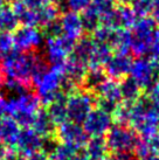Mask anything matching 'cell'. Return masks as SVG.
<instances>
[{
    "instance_id": "obj_11",
    "label": "cell",
    "mask_w": 159,
    "mask_h": 160,
    "mask_svg": "<svg viewBox=\"0 0 159 160\" xmlns=\"http://www.w3.org/2000/svg\"><path fill=\"white\" fill-rule=\"evenodd\" d=\"M55 138L61 144L70 145L80 150L85 146L90 137L84 131L82 124L71 122V120H66L59 125L55 132Z\"/></svg>"
},
{
    "instance_id": "obj_49",
    "label": "cell",
    "mask_w": 159,
    "mask_h": 160,
    "mask_svg": "<svg viewBox=\"0 0 159 160\" xmlns=\"http://www.w3.org/2000/svg\"><path fill=\"white\" fill-rule=\"evenodd\" d=\"M56 1H58V0H54V2H56Z\"/></svg>"
},
{
    "instance_id": "obj_39",
    "label": "cell",
    "mask_w": 159,
    "mask_h": 160,
    "mask_svg": "<svg viewBox=\"0 0 159 160\" xmlns=\"http://www.w3.org/2000/svg\"><path fill=\"white\" fill-rule=\"evenodd\" d=\"M114 160H139L133 151H122L114 153Z\"/></svg>"
},
{
    "instance_id": "obj_30",
    "label": "cell",
    "mask_w": 159,
    "mask_h": 160,
    "mask_svg": "<svg viewBox=\"0 0 159 160\" xmlns=\"http://www.w3.org/2000/svg\"><path fill=\"white\" fill-rule=\"evenodd\" d=\"M80 18L83 27V32H87L89 34H93L101 26V15L96 11H94L90 6H88L83 12H81Z\"/></svg>"
},
{
    "instance_id": "obj_15",
    "label": "cell",
    "mask_w": 159,
    "mask_h": 160,
    "mask_svg": "<svg viewBox=\"0 0 159 160\" xmlns=\"http://www.w3.org/2000/svg\"><path fill=\"white\" fill-rule=\"evenodd\" d=\"M44 138L40 137L32 128H22L18 134L13 148L20 156H28L41 151Z\"/></svg>"
},
{
    "instance_id": "obj_16",
    "label": "cell",
    "mask_w": 159,
    "mask_h": 160,
    "mask_svg": "<svg viewBox=\"0 0 159 160\" xmlns=\"http://www.w3.org/2000/svg\"><path fill=\"white\" fill-rule=\"evenodd\" d=\"M87 70H88V67L84 63L69 55V58H67L66 63L62 67V76L79 88L82 85Z\"/></svg>"
},
{
    "instance_id": "obj_50",
    "label": "cell",
    "mask_w": 159,
    "mask_h": 160,
    "mask_svg": "<svg viewBox=\"0 0 159 160\" xmlns=\"http://www.w3.org/2000/svg\"><path fill=\"white\" fill-rule=\"evenodd\" d=\"M0 160H4V159H0Z\"/></svg>"
},
{
    "instance_id": "obj_26",
    "label": "cell",
    "mask_w": 159,
    "mask_h": 160,
    "mask_svg": "<svg viewBox=\"0 0 159 160\" xmlns=\"http://www.w3.org/2000/svg\"><path fill=\"white\" fill-rule=\"evenodd\" d=\"M131 32L130 29H114L110 47L117 53H130Z\"/></svg>"
},
{
    "instance_id": "obj_13",
    "label": "cell",
    "mask_w": 159,
    "mask_h": 160,
    "mask_svg": "<svg viewBox=\"0 0 159 160\" xmlns=\"http://www.w3.org/2000/svg\"><path fill=\"white\" fill-rule=\"evenodd\" d=\"M114 124V118L110 113L101 109H93L82 123L84 131L89 137H103Z\"/></svg>"
},
{
    "instance_id": "obj_2",
    "label": "cell",
    "mask_w": 159,
    "mask_h": 160,
    "mask_svg": "<svg viewBox=\"0 0 159 160\" xmlns=\"http://www.w3.org/2000/svg\"><path fill=\"white\" fill-rule=\"evenodd\" d=\"M129 126L141 139H150L159 133V107L147 97L138 98L136 102L131 103Z\"/></svg>"
},
{
    "instance_id": "obj_48",
    "label": "cell",
    "mask_w": 159,
    "mask_h": 160,
    "mask_svg": "<svg viewBox=\"0 0 159 160\" xmlns=\"http://www.w3.org/2000/svg\"><path fill=\"white\" fill-rule=\"evenodd\" d=\"M103 160H114V158H104Z\"/></svg>"
},
{
    "instance_id": "obj_32",
    "label": "cell",
    "mask_w": 159,
    "mask_h": 160,
    "mask_svg": "<svg viewBox=\"0 0 159 160\" xmlns=\"http://www.w3.org/2000/svg\"><path fill=\"white\" fill-rule=\"evenodd\" d=\"M152 7H153V0H133V2L131 4V8L138 18L147 17L149 14H151Z\"/></svg>"
},
{
    "instance_id": "obj_5",
    "label": "cell",
    "mask_w": 159,
    "mask_h": 160,
    "mask_svg": "<svg viewBox=\"0 0 159 160\" xmlns=\"http://www.w3.org/2000/svg\"><path fill=\"white\" fill-rule=\"evenodd\" d=\"M157 23L152 17H141L137 18L136 22L131 27V46L130 52L137 58L146 56L150 53L151 45L153 41Z\"/></svg>"
},
{
    "instance_id": "obj_34",
    "label": "cell",
    "mask_w": 159,
    "mask_h": 160,
    "mask_svg": "<svg viewBox=\"0 0 159 160\" xmlns=\"http://www.w3.org/2000/svg\"><path fill=\"white\" fill-rule=\"evenodd\" d=\"M94 11H96L101 17L108 12H110L111 9L116 6L115 0H91V2L89 5Z\"/></svg>"
},
{
    "instance_id": "obj_23",
    "label": "cell",
    "mask_w": 159,
    "mask_h": 160,
    "mask_svg": "<svg viewBox=\"0 0 159 160\" xmlns=\"http://www.w3.org/2000/svg\"><path fill=\"white\" fill-rule=\"evenodd\" d=\"M141 88L138 85V83L133 80L132 77L126 76L121 80L119 82V91L122 102L125 103H133L138 98L141 97Z\"/></svg>"
},
{
    "instance_id": "obj_9",
    "label": "cell",
    "mask_w": 159,
    "mask_h": 160,
    "mask_svg": "<svg viewBox=\"0 0 159 160\" xmlns=\"http://www.w3.org/2000/svg\"><path fill=\"white\" fill-rule=\"evenodd\" d=\"M129 75L141 89L147 90L159 78V62L151 56H139L132 61Z\"/></svg>"
},
{
    "instance_id": "obj_37",
    "label": "cell",
    "mask_w": 159,
    "mask_h": 160,
    "mask_svg": "<svg viewBox=\"0 0 159 160\" xmlns=\"http://www.w3.org/2000/svg\"><path fill=\"white\" fill-rule=\"evenodd\" d=\"M146 97L149 98L155 105L159 107V78L147 89V96Z\"/></svg>"
},
{
    "instance_id": "obj_3",
    "label": "cell",
    "mask_w": 159,
    "mask_h": 160,
    "mask_svg": "<svg viewBox=\"0 0 159 160\" xmlns=\"http://www.w3.org/2000/svg\"><path fill=\"white\" fill-rule=\"evenodd\" d=\"M4 98L6 102V115L11 116L20 128H31L41 104L35 92L31 89L18 96H4Z\"/></svg>"
},
{
    "instance_id": "obj_29",
    "label": "cell",
    "mask_w": 159,
    "mask_h": 160,
    "mask_svg": "<svg viewBox=\"0 0 159 160\" xmlns=\"http://www.w3.org/2000/svg\"><path fill=\"white\" fill-rule=\"evenodd\" d=\"M19 27V21L12 6H3L0 8V32L13 33Z\"/></svg>"
},
{
    "instance_id": "obj_21",
    "label": "cell",
    "mask_w": 159,
    "mask_h": 160,
    "mask_svg": "<svg viewBox=\"0 0 159 160\" xmlns=\"http://www.w3.org/2000/svg\"><path fill=\"white\" fill-rule=\"evenodd\" d=\"M67 98L68 95L64 92L58 93V96L54 98L52 102L47 105V112L49 113L50 118L56 125H60L61 123L68 120V116H67Z\"/></svg>"
},
{
    "instance_id": "obj_46",
    "label": "cell",
    "mask_w": 159,
    "mask_h": 160,
    "mask_svg": "<svg viewBox=\"0 0 159 160\" xmlns=\"http://www.w3.org/2000/svg\"><path fill=\"white\" fill-rule=\"evenodd\" d=\"M144 160H159V156H157V154H151V156H149Z\"/></svg>"
},
{
    "instance_id": "obj_24",
    "label": "cell",
    "mask_w": 159,
    "mask_h": 160,
    "mask_svg": "<svg viewBox=\"0 0 159 160\" xmlns=\"http://www.w3.org/2000/svg\"><path fill=\"white\" fill-rule=\"evenodd\" d=\"M12 8L22 26H38L35 8L28 7L22 0H14Z\"/></svg>"
},
{
    "instance_id": "obj_28",
    "label": "cell",
    "mask_w": 159,
    "mask_h": 160,
    "mask_svg": "<svg viewBox=\"0 0 159 160\" xmlns=\"http://www.w3.org/2000/svg\"><path fill=\"white\" fill-rule=\"evenodd\" d=\"M96 93L98 95V98H104L109 101H114L117 103H122L121 91H119V82L112 78L108 80L96 90Z\"/></svg>"
},
{
    "instance_id": "obj_18",
    "label": "cell",
    "mask_w": 159,
    "mask_h": 160,
    "mask_svg": "<svg viewBox=\"0 0 159 160\" xmlns=\"http://www.w3.org/2000/svg\"><path fill=\"white\" fill-rule=\"evenodd\" d=\"M31 128L39 134L40 137H55L56 124L50 118V116H49V113L47 112L46 109H39L36 111Z\"/></svg>"
},
{
    "instance_id": "obj_40",
    "label": "cell",
    "mask_w": 159,
    "mask_h": 160,
    "mask_svg": "<svg viewBox=\"0 0 159 160\" xmlns=\"http://www.w3.org/2000/svg\"><path fill=\"white\" fill-rule=\"evenodd\" d=\"M149 147H150L151 154H157L159 156V133L151 137L150 139H146Z\"/></svg>"
},
{
    "instance_id": "obj_22",
    "label": "cell",
    "mask_w": 159,
    "mask_h": 160,
    "mask_svg": "<svg viewBox=\"0 0 159 160\" xmlns=\"http://www.w3.org/2000/svg\"><path fill=\"white\" fill-rule=\"evenodd\" d=\"M84 148V157L87 160H103L108 154V146L103 137L89 138Z\"/></svg>"
},
{
    "instance_id": "obj_35",
    "label": "cell",
    "mask_w": 159,
    "mask_h": 160,
    "mask_svg": "<svg viewBox=\"0 0 159 160\" xmlns=\"http://www.w3.org/2000/svg\"><path fill=\"white\" fill-rule=\"evenodd\" d=\"M14 49L13 36L12 33L7 32H0V58L9 53L11 50Z\"/></svg>"
},
{
    "instance_id": "obj_4",
    "label": "cell",
    "mask_w": 159,
    "mask_h": 160,
    "mask_svg": "<svg viewBox=\"0 0 159 160\" xmlns=\"http://www.w3.org/2000/svg\"><path fill=\"white\" fill-rule=\"evenodd\" d=\"M62 69L49 66L32 80V88L44 105H48L61 91Z\"/></svg>"
},
{
    "instance_id": "obj_17",
    "label": "cell",
    "mask_w": 159,
    "mask_h": 160,
    "mask_svg": "<svg viewBox=\"0 0 159 160\" xmlns=\"http://www.w3.org/2000/svg\"><path fill=\"white\" fill-rule=\"evenodd\" d=\"M60 23L62 27V35L69 38L71 40L77 41L83 34V27L81 22L80 14L75 12H66L62 14Z\"/></svg>"
},
{
    "instance_id": "obj_44",
    "label": "cell",
    "mask_w": 159,
    "mask_h": 160,
    "mask_svg": "<svg viewBox=\"0 0 159 160\" xmlns=\"http://www.w3.org/2000/svg\"><path fill=\"white\" fill-rule=\"evenodd\" d=\"M6 77L4 75V71H3V67H1V60H0V90L3 88V84H4Z\"/></svg>"
},
{
    "instance_id": "obj_27",
    "label": "cell",
    "mask_w": 159,
    "mask_h": 160,
    "mask_svg": "<svg viewBox=\"0 0 159 160\" xmlns=\"http://www.w3.org/2000/svg\"><path fill=\"white\" fill-rule=\"evenodd\" d=\"M112 54V48L105 43H98L96 42L95 50L90 61L88 63V69H95V68H103L105 62Z\"/></svg>"
},
{
    "instance_id": "obj_47",
    "label": "cell",
    "mask_w": 159,
    "mask_h": 160,
    "mask_svg": "<svg viewBox=\"0 0 159 160\" xmlns=\"http://www.w3.org/2000/svg\"><path fill=\"white\" fill-rule=\"evenodd\" d=\"M5 1H6V0H0V8H1L3 6H5Z\"/></svg>"
},
{
    "instance_id": "obj_36",
    "label": "cell",
    "mask_w": 159,
    "mask_h": 160,
    "mask_svg": "<svg viewBox=\"0 0 159 160\" xmlns=\"http://www.w3.org/2000/svg\"><path fill=\"white\" fill-rule=\"evenodd\" d=\"M64 2L68 12L70 11L75 13H81L90 5L91 0H64Z\"/></svg>"
},
{
    "instance_id": "obj_8",
    "label": "cell",
    "mask_w": 159,
    "mask_h": 160,
    "mask_svg": "<svg viewBox=\"0 0 159 160\" xmlns=\"http://www.w3.org/2000/svg\"><path fill=\"white\" fill-rule=\"evenodd\" d=\"M96 104V97L87 90H75L67 98L68 120L82 124Z\"/></svg>"
},
{
    "instance_id": "obj_6",
    "label": "cell",
    "mask_w": 159,
    "mask_h": 160,
    "mask_svg": "<svg viewBox=\"0 0 159 160\" xmlns=\"http://www.w3.org/2000/svg\"><path fill=\"white\" fill-rule=\"evenodd\" d=\"M104 139L108 150L112 153H117L122 151H133L141 138L131 126L114 123L106 132Z\"/></svg>"
},
{
    "instance_id": "obj_12",
    "label": "cell",
    "mask_w": 159,
    "mask_h": 160,
    "mask_svg": "<svg viewBox=\"0 0 159 160\" xmlns=\"http://www.w3.org/2000/svg\"><path fill=\"white\" fill-rule=\"evenodd\" d=\"M137 18L131 6L118 5L101 17V25L112 29H131Z\"/></svg>"
},
{
    "instance_id": "obj_33",
    "label": "cell",
    "mask_w": 159,
    "mask_h": 160,
    "mask_svg": "<svg viewBox=\"0 0 159 160\" xmlns=\"http://www.w3.org/2000/svg\"><path fill=\"white\" fill-rule=\"evenodd\" d=\"M42 35H44V40H48V39H55V38H59V36L62 35V27L61 23H60V20L56 19L52 22L47 23L42 26Z\"/></svg>"
},
{
    "instance_id": "obj_43",
    "label": "cell",
    "mask_w": 159,
    "mask_h": 160,
    "mask_svg": "<svg viewBox=\"0 0 159 160\" xmlns=\"http://www.w3.org/2000/svg\"><path fill=\"white\" fill-rule=\"evenodd\" d=\"M151 14L156 23H159V0H153V7H152Z\"/></svg>"
},
{
    "instance_id": "obj_42",
    "label": "cell",
    "mask_w": 159,
    "mask_h": 160,
    "mask_svg": "<svg viewBox=\"0 0 159 160\" xmlns=\"http://www.w3.org/2000/svg\"><path fill=\"white\" fill-rule=\"evenodd\" d=\"M22 1L31 8H38V7H41L46 4L54 2V0H22Z\"/></svg>"
},
{
    "instance_id": "obj_20",
    "label": "cell",
    "mask_w": 159,
    "mask_h": 160,
    "mask_svg": "<svg viewBox=\"0 0 159 160\" xmlns=\"http://www.w3.org/2000/svg\"><path fill=\"white\" fill-rule=\"evenodd\" d=\"M95 46H96V42L93 39V36H81L75 42L70 56L81 61L88 67V63L95 50Z\"/></svg>"
},
{
    "instance_id": "obj_31",
    "label": "cell",
    "mask_w": 159,
    "mask_h": 160,
    "mask_svg": "<svg viewBox=\"0 0 159 160\" xmlns=\"http://www.w3.org/2000/svg\"><path fill=\"white\" fill-rule=\"evenodd\" d=\"M35 12H36L38 25H40L41 27L49 22H52V21L56 20V19H59V14H60V11L56 7V5L52 4V2L35 8Z\"/></svg>"
},
{
    "instance_id": "obj_14",
    "label": "cell",
    "mask_w": 159,
    "mask_h": 160,
    "mask_svg": "<svg viewBox=\"0 0 159 160\" xmlns=\"http://www.w3.org/2000/svg\"><path fill=\"white\" fill-rule=\"evenodd\" d=\"M133 58L129 55V53H117L111 54L109 60L104 64L105 74L108 77L112 80H122L124 77L129 76L130 69L132 66Z\"/></svg>"
},
{
    "instance_id": "obj_10",
    "label": "cell",
    "mask_w": 159,
    "mask_h": 160,
    "mask_svg": "<svg viewBox=\"0 0 159 160\" xmlns=\"http://www.w3.org/2000/svg\"><path fill=\"white\" fill-rule=\"evenodd\" d=\"M14 48L22 53L36 52L44 43L41 29L36 26H21L13 32Z\"/></svg>"
},
{
    "instance_id": "obj_45",
    "label": "cell",
    "mask_w": 159,
    "mask_h": 160,
    "mask_svg": "<svg viewBox=\"0 0 159 160\" xmlns=\"http://www.w3.org/2000/svg\"><path fill=\"white\" fill-rule=\"evenodd\" d=\"M115 1L119 5H129V6L133 2V0H115Z\"/></svg>"
},
{
    "instance_id": "obj_19",
    "label": "cell",
    "mask_w": 159,
    "mask_h": 160,
    "mask_svg": "<svg viewBox=\"0 0 159 160\" xmlns=\"http://www.w3.org/2000/svg\"><path fill=\"white\" fill-rule=\"evenodd\" d=\"M20 130L21 128L11 116H0V142L6 146H14Z\"/></svg>"
},
{
    "instance_id": "obj_7",
    "label": "cell",
    "mask_w": 159,
    "mask_h": 160,
    "mask_svg": "<svg viewBox=\"0 0 159 160\" xmlns=\"http://www.w3.org/2000/svg\"><path fill=\"white\" fill-rule=\"evenodd\" d=\"M76 41L71 40L64 35H61L55 39L44 40V49L41 54L44 55L46 61L50 67L62 69L66 63L67 58H69Z\"/></svg>"
},
{
    "instance_id": "obj_1",
    "label": "cell",
    "mask_w": 159,
    "mask_h": 160,
    "mask_svg": "<svg viewBox=\"0 0 159 160\" xmlns=\"http://www.w3.org/2000/svg\"><path fill=\"white\" fill-rule=\"evenodd\" d=\"M0 60L4 75L7 80L18 81L31 87L32 80L49 67L41 53H22L15 48L0 58Z\"/></svg>"
},
{
    "instance_id": "obj_38",
    "label": "cell",
    "mask_w": 159,
    "mask_h": 160,
    "mask_svg": "<svg viewBox=\"0 0 159 160\" xmlns=\"http://www.w3.org/2000/svg\"><path fill=\"white\" fill-rule=\"evenodd\" d=\"M151 58H153L155 60H157L159 62V31L157 29L153 36V41H152V45H151Z\"/></svg>"
},
{
    "instance_id": "obj_25",
    "label": "cell",
    "mask_w": 159,
    "mask_h": 160,
    "mask_svg": "<svg viewBox=\"0 0 159 160\" xmlns=\"http://www.w3.org/2000/svg\"><path fill=\"white\" fill-rule=\"evenodd\" d=\"M106 80H108V76H106L105 71L103 70V68L88 69L81 87L83 88V90H87V91H90V92L94 93V92H96V90H97Z\"/></svg>"
},
{
    "instance_id": "obj_41",
    "label": "cell",
    "mask_w": 159,
    "mask_h": 160,
    "mask_svg": "<svg viewBox=\"0 0 159 160\" xmlns=\"http://www.w3.org/2000/svg\"><path fill=\"white\" fill-rule=\"evenodd\" d=\"M19 160H48V156L44 152L39 151L28 156H20Z\"/></svg>"
}]
</instances>
